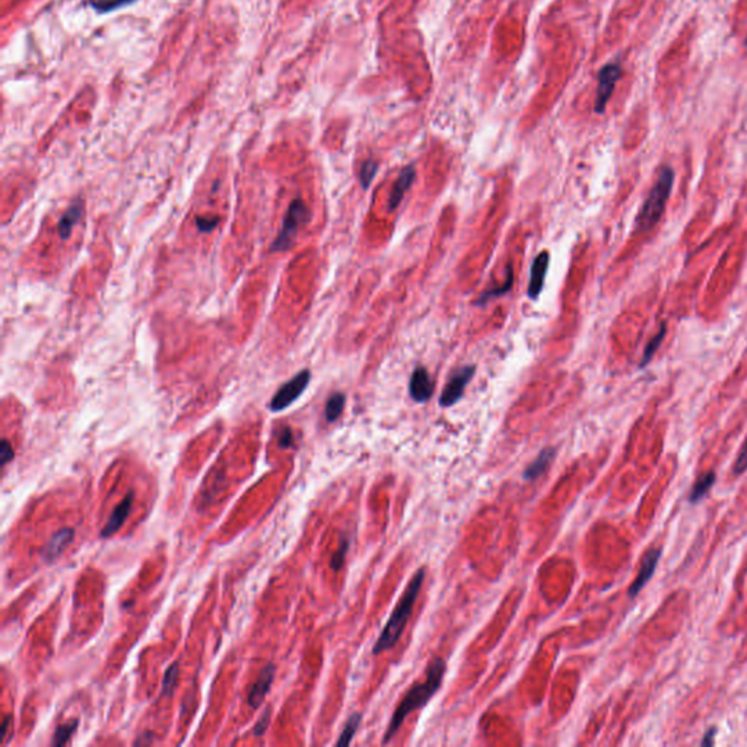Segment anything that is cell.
<instances>
[{
	"mask_svg": "<svg viewBox=\"0 0 747 747\" xmlns=\"http://www.w3.org/2000/svg\"><path fill=\"white\" fill-rule=\"evenodd\" d=\"M445 670H447V664L442 659H440V657H435V659L429 663L428 670H426V680L415 684L412 689L403 696L399 707L396 708L390 720V724H388V728L384 734V739H383L384 744L394 737V734L400 730L401 724L405 723L408 715L412 711L425 707L429 702V699L440 691V687L444 680Z\"/></svg>",
	"mask_w": 747,
	"mask_h": 747,
	"instance_id": "cell-1",
	"label": "cell"
},
{
	"mask_svg": "<svg viewBox=\"0 0 747 747\" xmlns=\"http://www.w3.org/2000/svg\"><path fill=\"white\" fill-rule=\"evenodd\" d=\"M424 579H425V570L421 568V570L417 571L410 579L405 593L401 594L397 606L394 607L390 619H388L387 625L384 626V629L381 635L378 636L376 645H374V650H372L374 655H378L387 650L393 648L397 644V641L400 639L403 631H405V626L409 622V618L412 616L413 606L417 600V595H419L421 593Z\"/></svg>",
	"mask_w": 747,
	"mask_h": 747,
	"instance_id": "cell-2",
	"label": "cell"
},
{
	"mask_svg": "<svg viewBox=\"0 0 747 747\" xmlns=\"http://www.w3.org/2000/svg\"><path fill=\"white\" fill-rule=\"evenodd\" d=\"M675 182V172L670 167H666L660 171L659 178L651 188L647 200L642 204L641 211L636 216V230L647 232L651 228H654L659 220L661 219L666 203L668 200V196L671 193V187H673Z\"/></svg>",
	"mask_w": 747,
	"mask_h": 747,
	"instance_id": "cell-3",
	"label": "cell"
},
{
	"mask_svg": "<svg viewBox=\"0 0 747 747\" xmlns=\"http://www.w3.org/2000/svg\"><path fill=\"white\" fill-rule=\"evenodd\" d=\"M308 219H310V211L307 204L301 199H295L289 204L287 216L285 219H283V225L272 246V250L278 252V251H287L288 248H291L298 231H300L303 225H305Z\"/></svg>",
	"mask_w": 747,
	"mask_h": 747,
	"instance_id": "cell-4",
	"label": "cell"
},
{
	"mask_svg": "<svg viewBox=\"0 0 747 747\" xmlns=\"http://www.w3.org/2000/svg\"><path fill=\"white\" fill-rule=\"evenodd\" d=\"M310 380H311V372L308 369L298 372L294 378H291L287 384H283L278 390V393L273 396L271 401V410L280 412L289 408L292 403L296 399H300L301 394L305 392V388L310 384Z\"/></svg>",
	"mask_w": 747,
	"mask_h": 747,
	"instance_id": "cell-5",
	"label": "cell"
},
{
	"mask_svg": "<svg viewBox=\"0 0 747 747\" xmlns=\"http://www.w3.org/2000/svg\"><path fill=\"white\" fill-rule=\"evenodd\" d=\"M474 372H476V367L467 365V367L458 368L457 371L451 374V377L450 380H448L447 385L444 387V390L440 397L441 408H450L456 405V403L463 397V394H465L466 387L473 378Z\"/></svg>",
	"mask_w": 747,
	"mask_h": 747,
	"instance_id": "cell-6",
	"label": "cell"
},
{
	"mask_svg": "<svg viewBox=\"0 0 747 747\" xmlns=\"http://www.w3.org/2000/svg\"><path fill=\"white\" fill-rule=\"evenodd\" d=\"M622 77V67L619 63H609L599 72V88H597L595 113H603L606 104L615 91L616 82Z\"/></svg>",
	"mask_w": 747,
	"mask_h": 747,
	"instance_id": "cell-7",
	"label": "cell"
},
{
	"mask_svg": "<svg viewBox=\"0 0 747 747\" xmlns=\"http://www.w3.org/2000/svg\"><path fill=\"white\" fill-rule=\"evenodd\" d=\"M549 262H550L549 252L542 251L539 256L534 259V262L531 263L527 295H529L530 300H533V301H536L537 298L540 296L542 291H543L545 279H546V273H547V268H549Z\"/></svg>",
	"mask_w": 747,
	"mask_h": 747,
	"instance_id": "cell-8",
	"label": "cell"
},
{
	"mask_svg": "<svg viewBox=\"0 0 747 747\" xmlns=\"http://www.w3.org/2000/svg\"><path fill=\"white\" fill-rule=\"evenodd\" d=\"M409 392H410L412 399L417 403H425L432 397V394H434V383H432L426 368L417 367L412 372L410 383H409Z\"/></svg>",
	"mask_w": 747,
	"mask_h": 747,
	"instance_id": "cell-9",
	"label": "cell"
},
{
	"mask_svg": "<svg viewBox=\"0 0 747 747\" xmlns=\"http://www.w3.org/2000/svg\"><path fill=\"white\" fill-rule=\"evenodd\" d=\"M660 556H661V550L660 549H651V550L647 552L644 559H642V566L639 570V574H638L636 579L634 581V584L629 588V595L631 597H635L642 588L645 587L647 582L651 579V577L654 575L657 565H659Z\"/></svg>",
	"mask_w": 747,
	"mask_h": 747,
	"instance_id": "cell-10",
	"label": "cell"
},
{
	"mask_svg": "<svg viewBox=\"0 0 747 747\" xmlns=\"http://www.w3.org/2000/svg\"><path fill=\"white\" fill-rule=\"evenodd\" d=\"M133 499H134V494H133V492H129V494L124 497V499L114 508V511H113L109 522L101 531L102 539H109V537H111L113 534H115L118 530H120V527L123 526V522L126 521V518H127V515H129V513L131 510Z\"/></svg>",
	"mask_w": 747,
	"mask_h": 747,
	"instance_id": "cell-11",
	"label": "cell"
},
{
	"mask_svg": "<svg viewBox=\"0 0 747 747\" xmlns=\"http://www.w3.org/2000/svg\"><path fill=\"white\" fill-rule=\"evenodd\" d=\"M273 679H275V667L267 666L257 677L256 683L252 684L251 691L248 693V705L251 708H259L262 705V702L264 700L267 692L271 691Z\"/></svg>",
	"mask_w": 747,
	"mask_h": 747,
	"instance_id": "cell-12",
	"label": "cell"
},
{
	"mask_svg": "<svg viewBox=\"0 0 747 747\" xmlns=\"http://www.w3.org/2000/svg\"><path fill=\"white\" fill-rule=\"evenodd\" d=\"M415 177H416V171H415L413 166H408L406 168H403V171L400 172V175L397 178V182L394 183V186L392 188L390 200H388V211L393 212L399 207V204L401 203L403 198H405L406 191L412 187V184L415 182Z\"/></svg>",
	"mask_w": 747,
	"mask_h": 747,
	"instance_id": "cell-13",
	"label": "cell"
},
{
	"mask_svg": "<svg viewBox=\"0 0 747 747\" xmlns=\"http://www.w3.org/2000/svg\"><path fill=\"white\" fill-rule=\"evenodd\" d=\"M555 453H556V450L554 447L545 448V450H542L539 453V456L534 458V461L531 463V465L526 469V472L522 473V477H524V479L529 481V482L539 479V477L547 470V467L550 466V463L554 461Z\"/></svg>",
	"mask_w": 747,
	"mask_h": 747,
	"instance_id": "cell-14",
	"label": "cell"
},
{
	"mask_svg": "<svg viewBox=\"0 0 747 747\" xmlns=\"http://www.w3.org/2000/svg\"><path fill=\"white\" fill-rule=\"evenodd\" d=\"M73 536H74L73 529H62L61 531H57L47 543L46 549H44V559L49 562L54 561L58 555L62 554V550L73 540Z\"/></svg>",
	"mask_w": 747,
	"mask_h": 747,
	"instance_id": "cell-15",
	"label": "cell"
},
{
	"mask_svg": "<svg viewBox=\"0 0 747 747\" xmlns=\"http://www.w3.org/2000/svg\"><path fill=\"white\" fill-rule=\"evenodd\" d=\"M82 212H83V204L81 202L73 203L67 207V211L63 214L62 219L58 220V225H57V231L62 240H66V238L72 234L73 227L77 225V223H79V220L82 219Z\"/></svg>",
	"mask_w": 747,
	"mask_h": 747,
	"instance_id": "cell-16",
	"label": "cell"
},
{
	"mask_svg": "<svg viewBox=\"0 0 747 747\" xmlns=\"http://www.w3.org/2000/svg\"><path fill=\"white\" fill-rule=\"evenodd\" d=\"M513 283H514V271H513V264L508 266V278L505 280V283L502 287H497L494 289L490 291H486L485 294H482L479 296V300H477L474 304L476 305H485L488 304L490 300H494V298H498V296H502L505 295L508 291H511L513 288Z\"/></svg>",
	"mask_w": 747,
	"mask_h": 747,
	"instance_id": "cell-17",
	"label": "cell"
},
{
	"mask_svg": "<svg viewBox=\"0 0 747 747\" xmlns=\"http://www.w3.org/2000/svg\"><path fill=\"white\" fill-rule=\"evenodd\" d=\"M715 483V473L714 472H708L705 474H702L699 479L695 482L693 488H692V492H691V502L692 504H696L700 498H704L707 495V492L711 489V486Z\"/></svg>",
	"mask_w": 747,
	"mask_h": 747,
	"instance_id": "cell-18",
	"label": "cell"
},
{
	"mask_svg": "<svg viewBox=\"0 0 747 747\" xmlns=\"http://www.w3.org/2000/svg\"><path fill=\"white\" fill-rule=\"evenodd\" d=\"M345 401H346V397L343 393H335L330 396V399L327 400L326 410H324L327 422L337 421V417L343 412V408H345Z\"/></svg>",
	"mask_w": 747,
	"mask_h": 747,
	"instance_id": "cell-19",
	"label": "cell"
},
{
	"mask_svg": "<svg viewBox=\"0 0 747 747\" xmlns=\"http://www.w3.org/2000/svg\"><path fill=\"white\" fill-rule=\"evenodd\" d=\"M361 721H362V715L360 712L352 714L348 718L346 724H345V728H343V731L340 733V737H339L336 744L337 746H349L352 739H353V736L356 734V730L360 728Z\"/></svg>",
	"mask_w": 747,
	"mask_h": 747,
	"instance_id": "cell-20",
	"label": "cell"
},
{
	"mask_svg": "<svg viewBox=\"0 0 747 747\" xmlns=\"http://www.w3.org/2000/svg\"><path fill=\"white\" fill-rule=\"evenodd\" d=\"M666 330H667V324H666V323H663V324H661V327H660V330H659V333H657V335H655V336H654V337H652V339L650 340V343H648V345L645 346L644 355H642V362H641V368H644L645 365H648V364L651 362V360H652V356H654V353H655L657 351H659V348H660V345H661V342H663V339L666 337Z\"/></svg>",
	"mask_w": 747,
	"mask_h": 747,
	"instance_id": "cell-21",
	"label": "cell"
},
{
	"mask_svg": "<svg viewBox=\"0 0 747 747\" xmlns=\"http://www.w3.org/2000/svg\"><path fill=\"white\" fill-rule=\"evenodd\" d=\"M78 728V720H73L72 723H67V724H63V725H58L54 731V736H53V741L51 744L53 746H63L66 744L70 737L74 734V731H77Z\"/></svg>",
	"mask_w": 747,
	"mask_h": 747,
	"instance_id": "cell-22",
	"label": "cell"
},
{
	"mask_svg": "<svg viewBox=\"0 0 747 747\" xmlns=\"http://www.w3.org/2000/svg\"><path fill=\"white\" fill-rule=\"evenodd\" d=\"M377 170H378V163L376 161L369 159L364 162V166L361 167V171H360V182H361L362 188L367 190L371 186V182L374 180V177H376Z\"/></svg>",
	"mask_w": 747,
	"mask_h": 747,
	"instance_id": "cell-23",
	"label": "cell"
},
{
	"mask_svg": "<svg viewBox=\"0 0 747 747\" xmlns=\"http://www.w3.org/2000/svg\"><path fill=\"white\" fill-rule=\"evenodd\" d=\"M348 549H349V539L348 537H342L340 540V545H339V549L335 552L333 556H332V568L333 571H339L340 568L343 566V563H345V558H346V554H348Z\"/></svg>",
	"mask_w": 747,
	"mask_h": 747,
	"instance_id": "cell-24",
	"label": "cell"
},
{
	"mask_svg": "<svg viewBox=\"0 0 747 747\" xmlns=\"http://www.w3.org/2000/svg\"><path fill=\"white\" fill-rule=\"evenodd\" d=\"M177 677H178V666L177 664H172L167 671H166V677H163V683H162V689H163V695L170 696L174 691L175 687V683H177Z\"/></svg>",
	"mask_w": 747,
	"mask_h": 747,
	"instance_id": "cell-25",
	"label": "cell"
},
{
	"mask_svg": "<svg viewBox=\"0 0 747 747\" xmlns=\"http://www.w3.org/2000/svg\"><path fill=\"white\" fill-rule=\"evenodd\" d=\"M219 220L220 219L218 216H200L196 219V227L200 232H211L216 228Z\"/></svg>",
	"mask_w": 747,
	"mask_h": 747,
	"instance_id": "cell-26",
	"label": "cell"
},
{
	"mask_svg": "<svg viewBox=\"0 0 747 747\" xmlns=\"http://www.w3.org/2000/svg\"><path fill=\"white\" fill-rule=\"evenodd\" d=\"M131 2V0H91V3L98 10H111L115 8H120L122 5H126Z\"/></svg>",
	"mask_w": 747,
	"mask_h": 747,
	"instance_id": "cell-27",
	"label": "cell"
},
{
	"mask_svg": "<svg viewBox=\"0 0 747 747\" xmlns=\"http://www.w3.org/2000/svg\"><path fill=\"white\" fill-rule=\"evenodd\" d=\"M747 470V438L741 447V450L739 453V457L734 463V473L736 474H741Z\"/></svg>",
	"mask_w": 747,
	"mask_h": 747,
	"instance_id": "cell-28",
	"label": "cell"
},
{
	"mask_svg": "<svg viewBox=\"0 0 747 747\" xmlns=\"http://www.w3.org/2000/svg\"><path fill=\"white\" fill-rule=\"evenodd\" d=\"M0 457H2V467H6L8 463L13 460V450L8 440H3L0 445Z\"/></svg>",
	"mask_w": 747,
	"mask_h": 747,
	"instance_id": "cell-29",
	"label": "cell"
},
{
	"mask_svg": "<svg viewBox=\"0 0 747 747\" xmlns=\"http://www.w3.org/2000/svg\"><path fill=\"white\" fill-rule=\"evenodd\" d=\"M268 721H271V712L266 711V712L262 715V718L257 721L256 727H254V736L262 737V736L266 733V730H267V727H268Z\"/></svg>",
	"mask_w": 747,
	"mask_h": 747,
	"instance_id": "cell-30",
	"label": "cell"
},
{
	"mask_svg": "<svg viewBox=\"0 0 747 747\" xmlns=\"http://www.w3.org/2000/svg\"><path fill=\"white\" fill-rule=\"evenodd\" d=\"M294 442V435H292V431L289 428H283L280 435H279V445L282 448H288L291 447Z\"/></svg>",
	"mask_w": 747,
	"mask_h": 747,
	"instance_id": "cell-31",
	"label": "cell"
},
{
	"mask_svg": "<svg viewBox=\"0 0 747 747\" xmlns=\"http://www.w3.org/2000/svg\"><path fill=\"white\" fill-rule=\"evenodd\" d=\"M152 743H154V734L152 733H143L142 736L138 737L136 741H134V744H140V746L152 744Z\"/></svg>",
	"mask_w": 747,
	"mask_h": 747,
	"instance_id": "cell-32",
	"label": "cell"
},
{
	"mask_svg": "<svg viewBox=\"0 0 747 747\" xmlns=\"http://www.w3.org/2000/svg\"><path fill=\"white\" fill-rule=\"evenodd\" d=\"M10 720H12L10 715H6L5 720H3V730H2V741L3 743L6 741V737H8V728L10 725Z\"/></svg>",
	"mask_w": 747,
	"mask_h": 747,
	"instance_id": "cell-33",
	"label": "cell"
},
{
	"mask_svg": "<svg viewBox=\"0 0 747 747\" xmlns=\"http://www.w3.org/2000/svg\"><path fill=\"white\" fill-rule=\"evenodd\" d=\"M715 733H716V730H715V728H711V730L708 731V733L705 734L704 740H702V744H704V746L712 744V743H714V737H715Z\"/></svg>",
	"mask_w": 747,
	"mask_h": 747,
	"instance_id": "cell-34",
	"label": "cell"
},
{
	"mask_svg": "<svg viewBox=\"0 0 747 747\" xmlns=\"http://www.w3.org/2000/svg\"><path fill=\"white\" fill-rule=\"evenodd\" d=\"M746 46H747V40H746Z\"/></svg>",
	"mask_w": 747,
	"mask_h": 747,
	"instance_id": "cell-35",
	"label": "cell"
}]
</instances>
